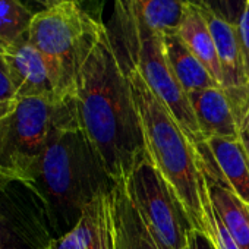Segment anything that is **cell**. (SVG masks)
Wrapping results in <instances>:
<instances>
[{"instance_id": "obj_26", "label": "cell", "mask_w": 249, "mask_h": 249, "mask_svg": "<svg viewBox=\"0 0 249 249\" xmlns=\"http://www.w3.org/2000/svg\"><path fill=\"white\" fill-rule=\"evenodd\" d=\"M189 249H217L210 236L202 231L192 230L189 236Z\"/></svg>"}, {"instance_id": "obj_9", "label": "cell", "mask_w": 249, "mask_h": 249, "mask_svg": "<svg viewBox=\"0 0 249 249\" xmlns=\"http://www.w3.org/2000/svg\"><path fill=\"white\" fill-rule=\"evenodd\" d=\"M201 11L207 19V24L215 43L223 75V89L227 92L234 114L237 117L245 104L249 101V84L243 68V59L239 47L236 27L226 22L211 9L201 8Z\"/></svg>"}, {"instance_id": "obj_20", "label": "cell", "mask_w": 249, "mask_h": 249, "mask_svg": "<svg viewBox=\"0 0 249 249\" xmlns=\"http://www.w3.org/2000/svg\"><path fill=\"white\" fill-rule=\"evenodd\" d=\"M202 205H204L207 224H208V236L214 242L215 248L217 249H240L239 245L236 243V240L229 233L227 227L224 226V223L220 218V215L217 214V211L211 205L208 194H205V196L202 199Z\"/></svg>"}, {"instance_id": "obj_16", "label": "cell", "mask_w": 249, "mask_h": 249, "mask_svg": "<svg viewBox=\"0 0 249 249\" xmlns=\"http://www.w3.org/2000/svg\"><path fill=\"white\" fill-rule=\"evenodd\" d=\"M163 47L172 71L188 94L220 87V84L211 76L207 68L196 59L178 34L163 36Z\"/></svg>"}, {"instance_id": "obj_11", "label": "cell", "mask_w": 249, "mask_h": 249, "mask_svg": "<svg viewBox=\"0 0 249 249\" xmlns=\"http://www.w3.org/2000/svg\"><path fill=\"white\" fill-rule=\"evenodd\" d=\"M110 215L114 249H169L148 227L123 179L110 192Z\"/></svg>"}, {"instance_id": "obj_17", "label": "cell", "mask_w": 249, "mask_h": 249, "mask_svg": "<svg viewBox=\"0 0 249 249\" xmlns=\"http://www.w3.org/2000/svg\"><path fill=\"white\" fill-rule=\"evenodd\" d=\"M186 2L188 0H138V36L142 30L160 36L178 34Z\"/></svg>"}, {"instance_id": "obj_12", "label": "cell", "mask_w": 249, "mask_h": 249, "mask_svg": "<svg viewBox=\"0 0 249 249\" xmlns=\"http://www.w3.org/2000/svg\"><path fill=\"white\" fill-rule=\"evenodd\" d=\"M204 141L213 137L239 138L233 106L223 88H207L188 94Z\"/></svg>"}, {"instance_id": "obj_30", "label": "cell", "mask_w": 249, "mask_h": 249, "mask_svg": "<svg viewBox=\"0 0 249 249\" xmlns=\"http://www.w3.org/2000/svg\"><path fill=\"white\" fill-rule=\"evenodd\" d=\"M0 249H12L9 245H8V240L5 237V231H3V226L0 223Z\"/></svg>"}, {"instance_id": "obj_28", "label": "cell", "mask_w": 249, "mask_h": 249, "mask_svg": "<svg viewBox=\"0 0 249 249\" xmlns=\"http://www.w3.org/2000/svg\"><path fill=\"white\" fill-rule=\"evenodd\" d=\"M195 5L201 6V8H205V9H211L213 12L217 11V0H191Z\"/></svg>"}, {"instance_id": "obj_7", "label": "cell", "mask_w": 249, "mask_h": 249, "mask_svg": "<svg viewBox=\"0 0 249 249\" xmlns=\"http://www.w3.org/2000/svg\"><path fill=\"white\" fill-rule=\"evenodd\" d=\"M128 66H135L141 72L151 91L167 107L194 145L205 142L188 92L180 85L166 59L163 36L142 30L138 36L135 56Z\"/></svg>"}, {"instance_id": "obj_21", "label": "cell", "mask_w": 249, "mask_h": 249, "mask_svg": "<svg viewBox=\"0 0 249 249\" xmlns=\"http://www.w3.org/2000/svg\"><path fill=\"white\" fill-rule=\"evenodd\" d=\"M236 34H237V40H239L242 59H243L246 79L249 84V5H246L245 11L236 25Z\"/></svg>"}, {"instance_id": "obj_24", "label": "cell", "mask_w": 249, "mask_h": 249, "mask_svg": "<svg viewBox=\"0 0 249 249\" xmlns=\"http://www.w3.org/2000/svg\"><path fill=\"white\" fill-rule=\"evenodd\" d=\"M21 2L34 14L50 9L53 6L65 3V2H79V3H85V5H103V3H97V0H21Z\"/></svg>"}, {"instance_id": "obj_25", "label": "cell", "mask_w": 249, "mask_h": 249, "mask_svg": "<svg viewBox=\"0 0 249 249\" xmlns=\"http://www.w3.org/2000/svg\"><path fill=\"white\" fill-rule=\"evenodd\" d=\"M237 126H239V137L249 154V101L245 104L242 111L237 114Z\"/></svg>"}, {"instance_id": "obj_2", "label": "cell", "mask_w": 249, "mask_h": 249, "mask_svg": "<svg viewBox=\"0 0 249 249\" xmlns=\"http://www.w3.org/2000/svg\"><path fill=\"white\" fill-rule=\"evenodd\" d=\"M116 183L82 132L75 107L53 126L34 188L41 189V196L59 217L75 226L85 207L110 194Z\"/></svg>"}, {"instance_id": "obj_14", "label": "cell", "mask_w": 249, "mask_h": 249, "mask_svg": "<svg viewBox=\"0 0 249 249\" xmlns=\"http://www.w3.org/2000/svg\"><path fill=\"white\" fill-rule=\"evenodd\" d=\"M178 36L223 88V75L213 34L201 8L191 0L185 5Z\"/></svg>"}, {"instance_id": "obj_22", "label": "cell", "mask_w": 249, "mask_h": 249, "mask_svg": "<svg viewBox=\"0 0 249 249\" xmlns=\"http://www.w3.org/2000/svg\"><path fill=\"white\" fill-rule=\"evenodd\" d=\"M246 5V0H217V11L214 14L236 27Z\"/></svg>"}, {"instance_id": "obj_29", "label": "cell", "mask_w": 249, "mask_h": 249, "mask_svg": "<svg viewBox=\"0 0 249 249\" xmlns=\"http://www.w3.org/2000/svg\"><path fill=\"white\" fill-rule=\"evenodd\" d=\"M18 103V101H17ZM17 103L15 104H0V117H3L6 114H9L15 107H17Z\"/></svg>"}, {"instance_id": "obj_10", "label": "cell", "mask_w": 249, "mask_h": 249, "mask_svg": "<svg viewBox=\"0 0 249 249\" xmlns=\"http://www.w3.org/2000/svg\"><path fill=\"white\" fill-rule=\"evenodd\" d=\"M18 100L56 97L52 79L40 52L33 46L28 36L8 47L2 53Z\"/></svg>"}, {"instance_id": "obj_1", "label": "cell", "mask_w": 249, "mask_h": 249, "mask_svg": "<svg viewBox=\"0 0 249 249\" xmlns=\"http://www.w3.org/2000/svg\"><path fill=\"white\" fill-rule=\"evenodd\" d=\"M75 101L82 132L116 182L150 157L129 79L107 25L79 69Z\"/></svg>"}, {"instance_id": "obj_18", "label": "cell", "mask_w": 249, "mask_h": 249, "mask_svg": "<svg viewBox=\"0 0 249 249\" xmlns=\"http://www.w3.org/2000/svg\"><path fill=\"white\" fill-rule=\"evenodd\" d=\"M34 15L21 0H0V54L28 36Z\"/></svg>"}, {"instance_id": "obj_15", "label": "cell", "mask_w": 249, "mask_h": 249, "mask_svg": "<svg viewBox=\"0 0 249 249\" xmlns=\"http://www.w3.org/2000/svg\"><path fill=\"white\" fill-rule=\"evenodd\" d=\"M205 144L229 186L249 205V154L240 137H213Z\"/></svg>"}, {"instance_id": "obj_5", "label": "cell", "mask_w": 249, "mask_h": 249, "mask_svg": "<svg viewBox=\"0 0 249 249\" xmlns=\"http://www.w3.org/2000/svg\"><path fill=\"white\" fill-rule=\"evenodd\" d=\"M75 107V97L27 98L0 117V191L12 183L34 188L53 126Z\"/></svg>"}, {"instance_id": "obj_27", "label": "cell", "mask_w": 249, "mask_h": 249, "mask_svg": "<svg viewBox=\"0 0 249 249\" xmlns=\"http://www.w3.org/2000/svg\"><path fill=\"white\" fill-rule=\"evenodd\" d=\"M98 249H114V246H113V230H111V224H110V229L107 230V233L104 234V239H103L101 245L98 246Z\"/></svg>"}, {"instance_id": "obj_8", "label": "cell", "mask_w": 249, "mask_h": 249, "mask_svg": "<svg viewBox=\"0 0 249 249\" xmlns=\"http://www.w3.org/2000/svg\"><path fill=\"white\" fill-rule=\"evenodd\" d=\"M211 205L240 249H249V205L229 186L205 142L195 145Z\"/></svg>"}, {"instance_id": "obj_23", "label": "cell", "mask_w": 249, "mask_h": 249, "mask_svg": "<svg viewBox=\"0 0 249 249\" xmlns=\"http://www.w3.org/2000/svg\"><path fill=\"white\" fill-rule=\"evenodd\" d=\"M18 101L3 56L0 54V104H15Z\"/></svg>"}, {"instance_id": "obj_4", "label": "cell", "mask_w": 249, "mask_h": 249, "mask_svg": "<svg viewBox=\"0 0 249 249\" xmlns=\"http://www.w3.org/2000/svg\"><path fill=\"white\" fill-rule=\"evenodd\" d=\"M103 5L65 2L34 15L28 38L40 52L56 97H75L81 66L97 43L106 24Z\"/></svg>"}, {"instance_id": "obj_31", "label": "cell", "mask_w": 249, "mask_h": 249, "mask_svg": "<svg viewBox=\"0 0 249 249\" xmlns=\"http://www.w3.org/2000/svg\"><path fill=\"white\" fill-rule=\"evenodd\" d=\"M246 2H248V5H249V0H246Z\"/></svg>"}, {"instance_id": "obj_19", "label": "cell", "mask_w": 249, "mask_h": 249, "mask_svg": "<svg viewBox=\"0 0 249 249\" xmlns=\"http://www.w3.org/2000/svg\"><path fill=\"white\" fill-rule=\"evenodd\" d=\"M114 21L119 28L122 46L124 50V60H132L137 49L138 37V0H113Z\"/></svg>"}, {"instance_id": "obj_6", "label": "cell", "mask_w": 249, "mask_h": 249, "mask_svg": "<svg viewBox=\"0 0 249 249\" xmlns=\"http://www.w3.org/2000/svg\"><path fill=\"white\" fill-rule=\"evenodd\" d=\"M148 227L169 249H188L194 230L191 220L164 178L148 159L123 179Z\"/></svg>"}, {"instance_id": "obj_13", "label": "cell", "mask_w": 249, "mask_h": 249, "mask_svg": "<svg viewBox=\"0 0 249 249\" xmlns=\"http://www.w3.org/2000/svg\"><path fill=\"white\" fill-rule=\"evenodd\" d=\"M110 224V194H103L85 207L73 227L41 249H98Z\"/></svg>"}, {"instance_id": "obj_3", "label": "cell", "mask_w": 249, "mask_h": 249, "mask_svg": "<svg viewBox=\"0 0 249 249\" xmlns=\"http://www.w3.org/2000/svg\"><path fill=\"white\" fill-rule=\"evenodd\" d=\"M124 71L141 120L150 160L183 205L194 230L208 236L202 205L207 188L195 145L167 107L151 91L141 72L135 66H128Z\"/></svg>"}]
</instances>
